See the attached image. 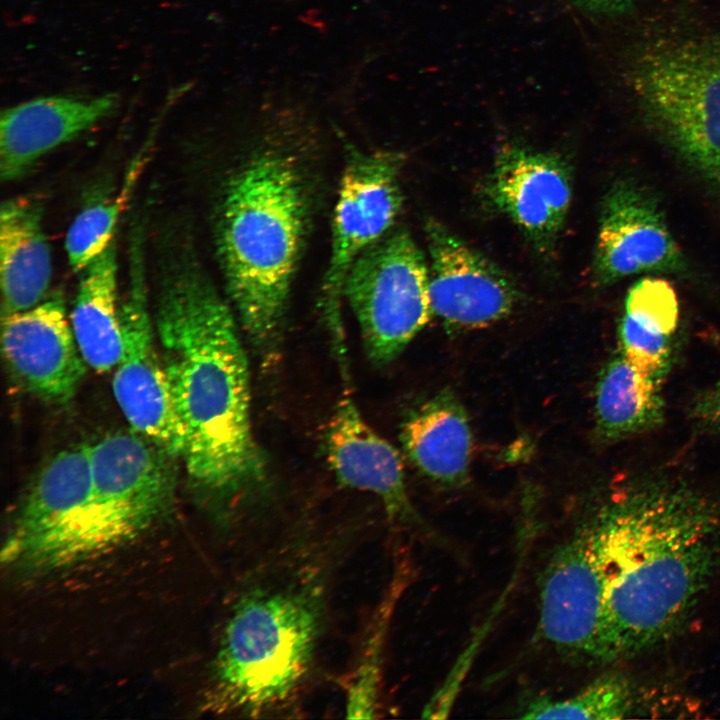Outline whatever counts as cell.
I'll use <instances>...</instances> for the list:
<instances>
[{
	"label": "cell",
	"instance_id": "cell-1",
	"mask_svg": "<svg viewBox=\"0 0 720 720\" xmlns=\"http://www.w3.org/2000/svg\"><path fill=\"white\" fill-rule=\"evenodd\" d=\"M584 523L604 579L596 661L671 638L720 565V499L680 480L635 476L611 487Z\"/></svg>",
	"mask_w": 720,
	"mask_h": 720
},
{
	"label": "cell",
	"instance_id": "cell-2",
	"mask_svg": "<svg viewBox=\"0 0 720 720\" xmlns=\"http://www.w3.org/2000/svg\"><path fill=\"white\" fill-rule=\"evenodd\" d=\"M154 326L188 477L216 506L232 508L266 477L248 359L230 307L184 243L165 258Z\"/></svg>",
	"mask_w": 720,
	"mask_h": 720
},
{
	"label": "cell",
	"instance_id": "cell-3",
	"mask_svg": "<svg viewBox=\"0 0 720 720\" xmlns=\"http://www.w3.org/2000/svg\"><path fill=\"white\" fill-rule=\"evenodd\" d=\"M287 156L268 151L227 182L216 246L228 295L252 346L266 358L278 347L303 244L307 197Z\"/></svg>",
	"mask_w": 720,
	"mask_h": 720
},
{
	"label": "cell",
	"instance_id": "cell-4",
	"mask_svg": "<svg viewBox=\"0 0 720 720\" xmlns=\"http://www.w3.org/2000/svg\"><path fill=\"white\" fill-rule=\"evenodd\" d=\"M320 576L260 580L233 604L210 666L203 708L259 718L287 710L308 681L323 628Z\"/></svg>",
	"mask_w": 720,
	"mask_h": 720
},
{
	"label": "cell",
	"instance_id": "cell-5",
	"mask_svg": "<svg viewBox=\"0 0 720 720\" xmlns=\"http://www.w3.org/2000/svg\"><path fill=\"white\" fill-rule=\"evenodd\" d=\"M90 459L87 499L38 574L64 571L126 546L173 505L175 458L134 430L111 433L90 444Z\"/></svg>",
	"mask_w": 720,
	"mask_h": 720
},
{
	"label": "cell",
	"instance_id": "cell-6",
	"mask_svg": "<svg viewBox=\"0 0 720 720\" xmlns=\"http://www.w3.org/2000/svg\"><path fill=\"white\" fill-rule=\"evenodd\" d=\"M632 87L657 131L720 192V38L649 47L634 62Z\"/></svg>",
	"mask_w": 720,
	"mask_h": 720
},
{
	"label": "cell",
	"instance_id": "cell-7",
	"mask_svg": "<svg viewBox=\"0 0 720 720\" xmlns=\"http://www.w3.org/2000/svg\"><path fill=\"white\" fill-rule=\"evenodd\" d=\"M429 269L406 228H391L351 265L343 286L369 360H395L425 326L432 312Z\"/></svg>",
	"mask_w": 720,
	"mask_h": 720
},
{
	"label": "cell",
	"instance_id": "cell-8",
	"mask_svg": "<svg viewBox=\"0 0 720 720\" xmlns=\"http://www.w3.org/2000/svg\"><path fill=\"white\" fill-rule=\"evenodd\" d=\"M129 284L120 305L122 352L112 382L115 400L132 430L173 458L184 434L170 396L149 306L142 231H132Z\"/></svg>",
	"mask_w": 720,
	"mask_h": 720
},
{
	"label": "cell",
	"instance_id": "cell-9",
	"mask_svg": "<svg viewBox=\"0 0 720 720\" xmlns=\"http://www.w3.org/2000/svg\"><path fill=\"white\" fill-rule=\"evenodd\" d=\"M400 152L352 150L343 169L332 224L331 255L321 306L332 340L345 338L341 304L347 273L357 257L393 226L403 204Z\"/></svg>",
	"mask_w": 720,
	"mask_h": 720
},
{
	"label": "cell",
	"instance_id": "cell-10",
	"mask_svg": "<svg viewBox=\"0 0 720 720\" xmlns=\"http://www.w3.org/2000/svg\"><path fill=\"white\" fill-rule=\"evenodd\" d=\"M432 315L449 327L478 328L508 316L520 292L512 278L439 221L425 224Z\"/></svg>",
	"mask_w": 720,
	"mask_h": 720
},
{
	"label": "cell",
	"instance_id": "cell-11",
	"mask_svg": "<svg viewBox=\"0 0 720 720\" xmlns=\"http://www.w3.org/2000/svg\"><path fill=\"white\" fill-rule=\"evenodd\" d=\"M5 363L18 385L50 404L64 405L78 391L86 362L77 345L60 292L1 318Z\"/></svg>",
	"mask_w": 720,
	"mask_h": 720
},
{
	"label": "cell",
	"instance_id": "cell-12",
	"mask_svg": "<svg viewBox=\"0 0 720 720\" xmlns=\"http://www.w3.org/2000/svg\"><path fill=\"white\" fill-rule=\"evenodd\" d=\"M603 571L583 522L552 555L540 584L539 629L560 653L596 660Z\"/></svg>",
	"mask_w": 720,
	"mask_h": 720
},
{
	"label": "cell",
	"instance_id": "cell-13",
	"mask_svg": "<svg viewBox=\"0 0 720 720\" xmlns=\"http://www.w3.org/2000/svg\"><path fill=\"white\" fill-rule=\"evenodd\" d=\"M684 257L656 201L632 180L617 181L600 212L592 280L607 286L644 272H674Z\"/></svg>",
	"mask_w": 720,
	"mask_h": 720
},
{
	"label": "cell",
	"instance_id": "cell-14",
	"mask_svg": "<svg viewBox=\"0 0 720 720\" xmlns=\"http://www.w3.org/2000/svg\"><path fill=\"white\" fill-rule=\"evenodd\" d=\"M483 194L544 251L564 225L572 199L571 171L557 154L505 145L496 154Z\"/></svg>",
	"mask_w": 720,
	"mask_h": 720
},
{
	"label": "cell",
	"instance_id": "cell-15",
	"mask_svg": "<svg viewBox=\"0 0 720 720\" xmlns=\"http://www.w3.org/2000/svg\"><path fill=\"white\" fill-rule=\"evenodd\" d=\"M91 486L90 444L60 451L26 493L3 544L2 562L36 574L43 559L75 518Z\"/></svg>",
	"mask_w": 720,
	"mask_h": 720
},
{
	"label": "cell",
	"instance_id": "cell-16",
	"mask_svg": "<svg viewBox=\"0 0 720 720\" xmlns=\"http://www.w3.org/2000/svg\"><path fill=\"white\" fill-rule=\"evenodd\" d=\"M341 376L343 391L325 434L331 470L343 486L378 497L392 522L415 523L417 515L406 490L399 452L362 416L351 392L349 372Z\"/></svg>",
	"mask_w": 720,
	"mask_h": 720
},
{
	"label": "cell",
	"instance_id": "cell-17",
	"mask_svg": "<svg viewBox=\"0 0 720 720\" xmlns=\"http://www.w3.org/2000/svg\"><path fill=\"white\" fill-rule=\"evenodd\" d=\"M119 95H54L11 106L0 119V176L23 177L45 154L110 116Z\"/></svg>",
	"mask_w": 720,
	"mask_h": 720
},
{
	"label": "cell",
	"instance_id": "cell-18",
	"mask_svg": "<svg viewBox=\"0 0 720 720\" xmlns=\"http://www.w3.org/2000/svg\"><path fill=\"white\" fill-rule=\"evenodd\" d=\"M42 211L39 201L24 197L1 204L2 316L32 308L47 296L52 262Z\"/></svg>",
	"mask_w": 720,
	"mask_h": 720
},
{
	"label": "cell",
	"instance_id": "cell-19",
	"mask_svg": "<svg viewBox=\"0 0 720 720\" xmlns=\"http://www.w3.org/2000/svg\"><path fill=\"white\" fill-rule=\"evenodd\" d=\"M401 442L414 465L444 486L467 479L472 434L467 414L450 392H441L416 409L404 422Z\"/></svg>",
	"mask_w": 720,
	"mask_h": 720
},
{
	"label": "cell",
	"instance_id": "cell-20",
	"mask_svg": "<svg viewBox=\"0 0 720 720\" xmlns=\"http://www.w3.org/2000/svg\"><path fill=\"white\" fill-rule=\"evenodd\" d=\"M114 240L80 272L70 315V324L82 357L90 368L99 373L115 368L122 352Z\"/></svg>",
	"mask_w": 720,
	"mask_h": 720
},
{
	"label": "cell",
	"instance_id": "cell-21",
	"mask_svg": "<svg viewBox=\"0 0 720 720\" xmlns=\"http://www.w3.org/2000/svg\"><path fill=\"white\" fill-rule=\"evenodd\" d=\"M662 380L619 351L603 368L596 385L595 420L600 439L616 442L660 425L664 416Z\"/></svg>",
	"mask_w": 720,
	"mask_h": 720
},
{
	"label": "cell",
	"instance_id": "cell-22",
	"mask_svg": "<svg viewBox=\"0 0 720 720\" xmlns=\"http://www.w3.org/2000/svg\"><path fill=\"white\" fill-rule=\"evenodd\" d=\"M679 302L664 279L644 277L628 290L618 326L620 352L637 367L663 378L669 368Z\"/></svg>",
	"mask_w": 720,
	"mask_h": 720
},
{
	"label": "cell",
	"instance_id": "cell-23",
	"mask_svg": "<svg viewBox=\"0 0 720 720\" xmlns=\"http://www.w3.org/2000/svg\"><path fill=\"white\" fill-rule=\"evenodd\" d=\"M412 567L400 558L391 581L370 622L360 655L346 686L345 712L349 719H373L380 705L385 643L396 605L409 585Z\"/></svg>",
	"mask_w": 720,
	"mask_h": 720
},
{
	"label": "cell",
	"instance_id": "cell-24",
	"mask_svg": "<svg viewBox=\"0 0 720 720\" xmlns=\"http://www.w3.org/2000/svg\"><path fill=\"white\" fill-rule=\"evenodd\" d=\"M636 685L626 675H599L574 695L564 699L539 697L531 701L522 719L612 720L634 715L639 706Z\"/></svg>",
	"mask_w": 720,
	"mask_h": 720
},
{
	"label": "cell",
	"instance_id": "cell-25",
	"mask_svg": "<svg viewBox=\"0 0 720 720\" xmlns=\"http://www.w3.org/2000/svg\"><path fill=\"white\" fill-rule=\"evenodd\" d=\"M125 197L104 199L84 208L70 225L65 249L70 267L82 272L113 242Z\"/></svg>",
	"mask_w": 720,
	"mask_h": 720
},
{
	"label": "cell",
	"instance_id": "cell-26",
	"mask_svg": "<svg viewBox=\"0 0 720 720\" xmlns=\"http://www.w3.org/2000/svg\"><path fill=\"white\" fill-rule=\"evenodd\" d=\"M694 411L699 419L720 433V381L698 398Z\"/></svg>",
	"mask_w": 720,
	"mask_h": 720
},
{
	"label": "cell",
	"instance_id": "cell-27",
	"mask_svg": "<svg viewBox=\"0 0 720 720\" xmlns=\"http://www.w3.org/2000/svg\"><path fill=\"white\" fill-rule=\"evenodd\" d=\"M581 6L597 12L615 13L628 8L634 0H574Z\"/></svg>",
	"mask_w": 720,
	"mask_h": 720
},
{
	"label": "cell",
	"instance_id": "cell-28",
	"mask_svg": "<svg viewBox=\"0 0 720 720\" xmlns=\"http://www.w3.org/2000/svg\"><path fill=\"white\" fill-rule=\"evenodd\" d=\"M708 336L711 339V342H713L720 349V333L711 332Z\"/></svg>",
	"mask_w": 720,
	"mask_h": 720
}]
</instances>
